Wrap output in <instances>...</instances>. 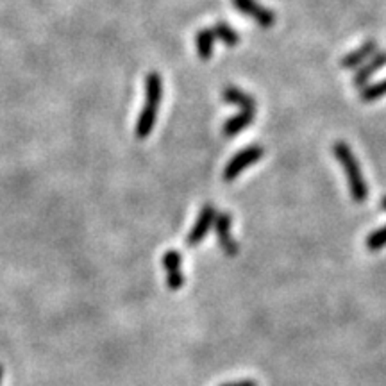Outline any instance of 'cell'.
I'll return each mask as SVG.
<instances>
[{
  "instance_id": "1",
  "label": "cell",
  "mask_w": 386,
  "mask_h": 386,
  "mask_svg": "<svg viewBox=\"0 0 386 386\" xmlns=\"http://www.w3.org/2000/svg\"><path fill=\"white\" fill-rule=\"evenodd\" d=\"M163 99V79L158 72H151L145 77V106L136 122V136L145 140L154 129L158 111Z\"/></svg>"
},
{
  "instance_id": "2",
  "label": "cell",
  "mask_w": 386,
  "mask_h": 386,
  "mask_svg": "<svg viewBox=\"0 0 386 386\" xmlns=\"http://www.w3.org/2000/svg\"><path fill=\"white\" fill-rule=\"evenodd\" d=\"M333 154L338 159V163L341 165V168H344L345 175H347L349 192H351L352 201L358 202V204L365 202L368 195V188L363 174H361V167L358 163L356 156L352 154L351 147L345 141H337L333 145Z\"/></svg>"
},
{
  "instance_id": "3",
  "label": "cell",
  "mask_w": 386,
  "mask_h": 386,
  "mask_svg": "<svg viewBox=\"0 0 386 386\" xmlns=\"http://www.w3.org/2000/svg\"><path fill=\"white\" fill-rule=\"evenodd\" d=\"M263 152H265V148H263L262 145H250V147L243 148V151H240L238 154H235V158H233L231 161L226 165V168H223V175H222L223 181L226 182L235 181V179L238 177L243 170H245V168H249L250 165L257 163V161L263 158Z\"/></svg>"
},
{
  "instance_id": "4",
  "label": "cell",
  "mask_w": 386,
  "mask_h": 386,
  "mask_svg": "<svg viewBox=\"0 0 386 386\" xmlns=\"http://www.w3.org/2000/svg\"><path fill=\"white\" fill-rule=\"evenodd\" d=\"M216 215H218V211H216L215 206L206 204L204 208L199 211V216L197 220H195V223H193L192 231H189L188 236H186V245L197 247L199 243L206 238V235L209 233L213 223H215Z\"/></svg>"
},
{
  "instance_id": "5",
  "label": "cell",
  "mask_w": 386,
  "mask_h": 386,
  "mask_svg": "<svg viewBox=\"0 0 386 386\" xmlns=\"http://www.w3.org/2000/svg\"><path fill=\"white\" fill-rule=\"evenodd\" d=\"M235 8L238 9L242 15L249 16L254 22L259 23L262 27L269 29L276 23V13L267 9L265 6H262L257 0H233Z\"/></svg>"
},
{
  "instance_id": "6",
  "label": "cell",
  "mask_w": 386,
  "mask_h": 386,
  "mask_svg": "<svg viewBox=\"0 0 386 386\" xmlns=\"http://www.w3.org/2000/svg\"><path fill=\"white\" fill-rule=\"evenodd\" d=\"M233 216L231 213H218L215 218V233L218 238V245L228 256L238 254V243L233 238Z\"/></svg>"
},
{
  "instance_id": "7",
  "label": "cell",
  "mask_w": 386,
  "mask_h": 386,
  "mask_svg": "<svg viewBox=\"0 0 386 386\" xmlns=\"http://www.w3.org/2000/svg\"><path fill=\"white\" fill-rule=\"evenodd\" d=\"M181 263H182V257L179 250H167V252H165L163 267H165V272H167V286L170 288L172 292L181 290L182 284H185V276H182Z\"/></svg>"
},
{
  "instance_id": "8",
  "label": "cell",
  "mask_w": 386,
  "mask_h": 386,
  "mask_svg": "<svg viewBox=\"0 0 386 386\" xmlns=\"http://www.w3.org/2000/svg\"><path fill=\"white\" fill-rule=\"evenodd\" d=\"M382 66H386V52H375L370 59L365 61V63L361 64L360 69H358V72H354V77H352L354 86L356 88L367 86L368 79H370L374 74H378Z\"/></svg>"
},
{
  "instance_id": "9",
  "label": "cell",
  "mask_w": 386,
  "mask_h": 386,
  "mask_svg": "<svg viewBox=\"0 0 386 386\" xmlns=\"http://www.w3.org/2000/svg\"><path fill=\"white\" fill-rule=\"evenodd\" d=\"M375 52H378V42H375V40H368V42H365L363 45L360 47V49L352 50L347 56L341 57L340 66L345 70L358 69V66H361L365 61L370 59Z\"/></svg>"
},
{
  "instance_id": "10",
  "label": "cell",
  "mask_w": 386,
  "mask_h": 386,
  "mask_svg": "<svg viewBox=\"0 0 386 386\" xmlns=\"http://www.w3.org/2000/svg\"><path fill=\"white\" fill-rule=\"evenodd\" d=\"M222 99L226 104L242 107V111H254L256 113V100L245 91L238 90L235 86H226L222 91Z\"/></svg>"
},
{
  "instance_id": "11",
  "label": "cell",
  "mask_w": 386,
  "mask_h": 386,
  "mask_svg": "<svg viewBox=\"0 0 386 386\" xmlns=\"http://www.w3.org/2000/svg\"><path fill=\"white\" fill-rule=\"evenodd\" d=\"M254 122V111H242V113L235 115L229 120H226L222 127L223 136H236L243 131V129L249 127Z\"/></svg>"
},
{
  "instance_id": "12",
  "label": "cell",
  "mask_w": 386,
  "mask_h": 386,
  "mask_svg": "<svg viewBox=\"0 0 386 386\" xmlns=\"http://www.w3.org/2000/svg\"><path fill=\"white\" fill-rule=\"evenodd\" d=\"M195 49L202 61L211 59L213 49H215V35L211 29H201L195 35Z\"/></svg>"
},
{
  "instance_id": "13",
  "label": "cell",
  "mask_w": 386,
  "mask_h": 386,
  "mask_svg": "<svg viewBox=\"0 0 386 386\" xmlns=\"http://www.w3.org/2000/svg\"><path fill=\"white\" fill-rule=\"evenodd\" d=\"M213 35H215V38H218L220 42L223 43V45L228 47H236L240 43V36L238 33H236L235 29H233L229 23L226 22H216L215 25L211 27Z\"/></svg>"
},
{
  "instance_id": "14",
  "label": "cell",
  "mask_w": 386,
  "mask_h": 386,
  "mask_svg": "<svg viewBox=\"0 0 386 386\" xmlns=\"http://www.w3.org/2000/svg\"><path fill=\"white\" fill-rule=\"evenodd\" d=\"M386 95V79L379 81V83L374 84H367V86L361 88V93H360V99L363 100V103H375L378 99H381V97H385Z\"/></svg>"
},
{
  "instance_id": "15",
  "label": "cell",
  "mask_w": 386,
  "mask_h": 386,
  "mask_svg": "<svg viewBox=\"0 0 386 386\" xmlns=\"http://www.w3.org/2000/svg\"><path fill=\"white\" fill-rule=\"evenodd\" d=\"M382 247H386V226L379 228L378 231H374L372 235H368L367 238V249L368 250H381Z\"/></svg>"
},
{
  "instance_id": "16",
  "label": "cell",
  "mask_w": 386,
  "mask_h": 386,
  "mask_svg": "<svg viewBox=\"0 0 386 386\" xmlns=\"http://www.w3.org/2000/svg\"><path fill=\"white\" fill-rule=\"evenodd\" d=\"M220 386H257L256 381L252 379H240V381H231V382H223Z\"/></svg>"
},
{
  "instance_id": "17",
  "label": "cell",
  "mask_w": 386,
  "mask_h": 386,
  "mask_svg": "<svg viewBox=\"0 0 386 386\" xmlns=\"http://www.w3.org/2000/svg\"><path fill=\"white\" fill-rule=\"evenodd\" d=\"M2 379H4V367L0 365V385H2Z\"/></svg>"
},
{
  "instance_id": "18",
  "label": "cell",
  "mask_w": 386,
  "mask_h": 386,
  "mask_svg": "<svg viewBox=\"0 0 386 386\" xmlns=\"http://www.w3.org/2000/svg\"><path fill=\"white\" fill-rule=\"evenodd\" d=\"M381 208L386 209V195H385V197H382V201H381Z\"/></svg>"
}]
</instances>
